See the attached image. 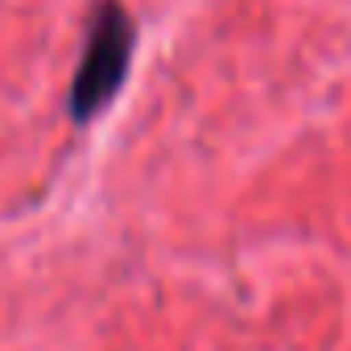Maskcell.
Instances as JSON below:
<instances>
[{"label":"cell","instance_id":"6da1fadb","mask_svg":"<svg viewBox=\"0 0 351 351\" xmlns=\"http://www.w3.org/2000/svg\"><path fill=\"white\" fill-rule=\"evenodd\" d=\"M132 21L128 13L116 5V0H99L95 13H91V34H87V50H83V62L75 71V83H71V120L75 124H87L91 116H99L116 91L124 87V75H128V62H132Z\"/></svg>","mask_w":351,"mask_h":351}]
</instances>
